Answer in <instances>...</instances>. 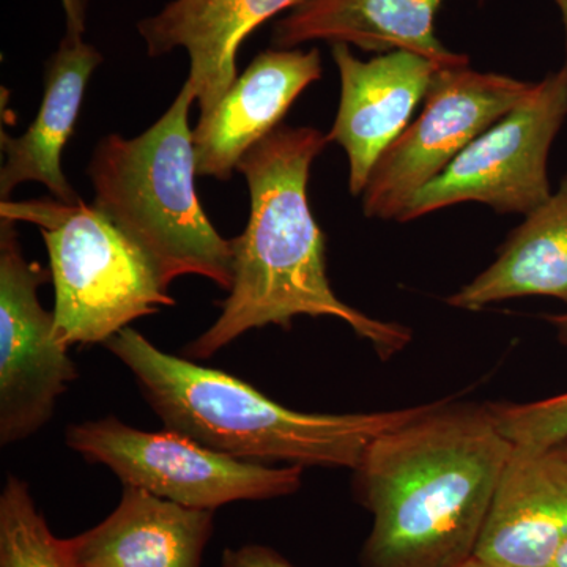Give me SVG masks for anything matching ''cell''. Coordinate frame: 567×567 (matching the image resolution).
Here are the masks:
<instances>
[{"instance_id": "cell-1", "label": "cell", "mask_w": 567, "mask_h": 567, "mask_svg": "<svg viewBox=\"0 0 567 567\" xmlns=\"http://www.w3.org/2000/svg\"><path fill=\"white\" fill-rule=\"evenodd\" d=\"M511 450L487 404L453 399L377 436L353 470L372 517L360 567L472 561Z\"/></svg>"}, {"instance_id": "cell-2", "label": "cell", "mask_w": 567, "mask_h": 567, "mask_svg": "<svg viewBox=\"0 0 567 567\" xmlns=\"http://www.w3.org/2000/svg\"><path fill=\"white\" fill-rule=\"evenodd\" d=\"M328 140L309 126L279 125L238 163L251 196L248 226L233 240V286L221 315L186 347L208 360L254 328L289 330L295 317L342 320L383 361L412 342L404 324L372 319L336 297L327 275L324 235L312 215L308 182Z\"/></svg>"}, {"instance_id": "cell-3", "label": "cell", "mask_w": 567, "mask_h": 567, "mask_svg": "<svg viewBox=\"0 0 567 567\" xmlns=\"http://www.w3.org/2000/svg\"><path fill=\"white\" fill-rule=\"evenodd\" d=\"M140 383L166 429L238 461L357 468L365 450L429 404L319 415L271 401L238 377L174 357L126 327L106 342Z\"/></svg>"}, {"instance_id": "cell-4", "label": "cell", "mask_w": 567, "mask_h": 567, "mask_svg": "<svg viewBox=\"0 0 567 567\" xmlns=\"http://www.w3.org/2000/svg\"><path fill=\"white\" fill-rule=\"evenodd\" d=\"M185 81L169 110L140 136H104L93 151L89 178L96 208L151 262L166 289L197 275L229 290L233 240L216 233L196 192V152Z\"/></svg>"}, {"instance_id": "cell-5", "label": "cell", "mask_w": 567, "mask_h": 567, "mask_svg": "<svg viewBox=\"0 0 567 567\" xmlns=\"http://www.w3.org/2000/svg\"><path fill=\"white\" fill-rule=\"evenodd\" d=\"M0 218L39 227L54 282V334L65 349L106 344L175 300L151 262L93 205L2 200Z\"/></svg>"}, {"instance_id": "cell-6", "label": "cell", "mask_w": 567, "mask_h": 567, "mask_svg": "<svg viewBox=\"0 0 567 567\" xmlns=\"http://www.w3.org/2000/svg\"><path fill=\"white\" fill-rule=\"evenodd\" d=\"M66 445L106 465L123 486L196 509L292 495L303 480V466L238 461L169 429L140 431L114 416L69 425Z\"/></svg>"}, {"instance_id": "cell-7", "label": "cell", "mask_w": 567, "mask_h": 567, "mask_svg": "<svg viewBox=\"0 0 567 567\" xmlns=\"http://www.w3.org/2000/svg\"><path fill=\"white\" fill-rule=\"evenodd\" d=\"M566 117L567 59L417 192L398 221L464 203L488 205L503 215H529L551 196L548 153Z\"/></svg>"}, {"instance_id": "cell-8", "label": "cell", "mask_w": 567, "mask_h": 567, "mask_svg": "<svg viewBox=\"0 0 567 567\" xmlns=\"http://www.w3.org/2000/svg\"><path fill=\"white\" fill-rule=\"evenodd\" d=\"M535 84L468 65L436 71L424 110L380 156L363 196L368 218L399 219L417 192L477 136L505 117Z\"/></svg>"}, {"instance_id": "cell-9", "label": "cell", "mask_w": 567, "mask_h": 567, "mask_svg": "<svg viewBox=\"0 0 567 567\" xmlns=\"http://www.w3.org/2000/svg\"><path fill=\"white\" fill-rule=\"evenodd\" d=\"M51 271L29 262L17 221H0V443L22 442L54 415L66 386L76 380L73 360L54 334L39 287Z\"/></svg>"}, {"instance_id": "cell-10", "label": "cell", "mask_w": 567, "mask_h": 567, "mask_svg": "<svg viewBox=\"0 0 567 567\" xmlns=\"http://www.w3.org/2000/svg\"><path fill=\"white\" fill-rule=\"evenodd\" d=\"M567 543V436L513 443L475 559L487 567H551Z\"/></svg>"}, {"instance_id": "cell-11", "label": "cell", "mask_w": 567, "mask_h": 567, "mask_svg": "<svg viewBox=\"0 0 567 567\" xmlns=\"http://www.w3.org/2000/svg\"><path fill=\"white\" fill-rule=\"evenodd\" d=\"M341 76V103L328 142L349 158V189L361 196L380 156L410 125L434 81L436 63L406 51L360 61L349 44H331Z\"/></svg>"}, {"instance_id": "cell-12", "label": "cell", "mask_w": 567, "mask_h": 567, "mask_svg": "<svg viewBox=\"0 0 567 567\" xmlns=\"http://www.w3.org/2000/svg\"><path fill=\"white\" fill-rule=\"evenodd\" d=\"M320 78L316 48L260 52L193 130L197 175L229 181L246 153L281 125L295 100Z\"/></svg>"}, {"instance_id": "cell-13", "label": "cell", "mask_w": 567, "mask_h": 567, "mask_svg": "<svg viewBox=\"0 0 567 567\" xmlns=\"http://www.w3.org/2000/svg\"><path fill=\"white\" fill-rule=\"evenodd\" d=\"M306 0H171L137 22L148 58L183 48L200 115L210 114L237 80V54L257 28Z\"/></svg>"}, {"instance_id": "cell-14", "label": "cell", "mask_w": 567, "mask_h": 567, "mask_svg": "<svg viewBox=\"0 0 567 567\" xmlns=\"http://www.w3.org/2000/svg\"><path fill=\"white\" fill-rule=\"evenodd\" d=\"M213 525L215 511L123 486L110 516L69 544L80 567H203Z\"/></svg>"}, {"instance_id": "cell-15", "label": "cell", "mask_w": 567, "mask_h": 567, "mask_svg": "<svg viewBox=\"0 0 567 567\" xmlns=\"http://www.w3.org/2000/svg\"><path fill=\"white\" fill-rule=\"evenodd\" d=\"M443 0H306L275 25L274 44L292 50L309 41L353 44L363 51H406L440 69L468 65L435 35Z\"/></svg>"}, {"instance_id": "cell-16", "label": "cell", "mask_w": 567, "mask_h": 567, "mask_svg": "<svg viewBox=\"0 0 567 567\" xmlns=\"http://www.w3.org/2000/svg\"><path fill=\"white\" fill-rule=\"evenodd\" d=\"M103 55L84 37L65 33L58 51L44 63L40 110L20 137L2 130L6 164L0 171V196H9L24 182L43 183L54 199L81 203L62 171V153L73 136L85 89Z\"/></svg>"}, {"instance_id": "cell-17", "label": "cell", "mask_w": 567, "mask_h": 567, "mask_svg": "<svg viewBox=\"0 0 567 567\" xmlns=\"http://www.w3.org/2000/svg\"><path fill=\"white\" fill-rule=\"evenodd\" d=\"M554 297L567 305V174L546 203L525 216L498 259L447 298L466 311L511 298Z\"/></svg>"}, {"instance_id": "cell-18", "label": "cell", "mask_w": 567, "mask_h": 567, "mask_svg": "<svg viewBox=\"0 0 567 567\" xmlns=\"http://www.w3.org/2000/svg\"><path fill=\"white\" fill-rule=\"evenodd\" d=\"M0 567H80L69 539L52 535L28 484L9 476L0 495Z\"/></svg>"}, {"instance_id": "cell-19", "label": "cell", "mask_w": 567, "mask_h": 567, "mask_svg": "<svg viewBox=\"0 0 567 567\" xmlns=\"http://www.w3.org/2000/svg\"><path fill=\"white\" fill-rule=\"evenodd\" d=\"M487 409L511 443H546L567 436V393L528 404L488 402Z\"/></svg>"}, {"instance_id": "cell-20", "label": "cell", "mask_w": 567, "mask_h": 567, "mask_svg": "<svg viewBox=\"0 0 567 567\" xmlns=\"http://www.w3.org/2000/svg\"><path fill=\"white\" fill-rule=\"evenodd\" d=\"M223 567H297L275 548L262 544H246L226 548L221 558Z\"/></svg>"}, {"instance_id": "cell-21", "label": "cell", "mask_w": 567, "mask_h": 567, "mask_svg": "<svg viewBox=\"0 0 567 567\" xmlns=\"http://www.w3.org/2000/svg\"><path fill=\"white\" fill-rule=\"evenodd\" d=\"M66 17V33L84 37L87 20V0H62Z\"/></svg>"}, {"instance_id": "cell-22", "label": "cell", "mask_w": 567, "mask_h": 567, "mask_svg": "<svg viewBox=\"0 0 567 567\" xmlns=\"http://www.w3.org/2000/svg\"><path fill=\"white\" fill-rule=\"evenodd\" d=\"M547 320L557 330L558 341L563 346H567V312L565 315L548 316Z\"/></svg>"}, {"instance_id": "cell-23", "label": "cell", "mask_w": 567, "mask_h": 567, "mask_svg": "<svg viewBox=\"0 0 567 567\" xmlns=\"http://www.w3.org/2000/svg\"><path fill=\"white\" fill-rule=\"evenodd\" d=\"M557 3L559 11H561L563 24H565L566 31V44H567V0H554Z\"/></svg>"}, {"instance_id": "cell-24", "label": "cell", "mask_w": 567, "mask_h": 567, "mask_svg": "<svg viewBox=\"0 0 567 567\" xmlns=\"http://www.w3.org/2000/svg\"><path fill=\"white\" fill-rule=\"evenodd\" d=\"M551 567H567V543L565 547L559 551L557 559H555L554 565Z\"/></svg>"}, {"instance_id": "cell-25", "label": "cell", "mask_w": 567, "mask_h": 567, "mask_svg": "<svg viewBox=\"0 0 567 567\" xmlns=\"http://www.w3.org/2000/svg\"><path fill=\"white\" fill-rule=\"evenodd\" d=\"M464 567H487V566L481 565L480 561H476V559L473 558L472 561L466 563V565Z\"/></svg>"}]
</instances>
